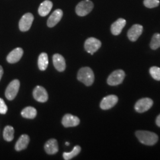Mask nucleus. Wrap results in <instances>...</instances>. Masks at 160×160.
Wrapping results in <instances>:
<instances>
[{"mask_svg": "<svg viewBox=\"0 0 160 160\" xmlns=\"http://www.w3.org/2000/svg\"><path fill=\"white\" fill-rule=\"evenodd\" d=\"M135 135L139 142L146 145H154L158 140L157 135L152 132L138 131Z\"/></svg>", "mask_w": 160, "mask_h": 160, "instance_id": "obj_1", "label": "nucleus"}, {"mask_svg": "<svg viewBox=\"0 0 160 160\" xmlns=\"http://www.w3.org/2000/svg\"><path fill=\"white\" fill-rule=\"evenodd\" d=\"M77 78L86 86H90L94 82V74L92 69L89 67H83L79 70Z\"/></svg>", "mask_w": 160, "mask_h": 160, "instance_id": "obj_2", "label": "nucleus"}, {"mask_svg": "<svg viewBox=\"0 0 160 160\" xmlns=\"http://www.w3.org/2000/svg\"><path fill=\"white\" fill-rule=\"evenodd\" d=\"M94 4L90 0L81 1L76 7L75 12L79 16H85L92 12Z\"/></svg>", "mask_w": 160, "mask_h": 160, "instance_id": "obj_3", "label": "nucleus"}, {"mask_svg": "<svg viewBox=\"0 0 160 160\" xmlns=\"http://www.w3.org/2000/svg\"><path fill=\"white\" fill-rule=\"evenodd\" d=\"M125 77V73L123 70H116L109 75L107 82L110 86H118L123 82Z\"/></svg>", "mask_w": 160, "mask_h": 160, "instance_id": "obj_4", "label": "nucleus"}, {"mask_svg": "<svg viewBox=\"0 0 160 160\" xmlns=\"http://www.w3.org/2000/svg\"><path fill=\"white\" fill-rule=\"evenodd\" d=\"M20 81L14 80L8 84L6 90V97L8 100H12L16 97L20 88Z\"/></svg>", "mask_w": 160, "mask_h": 160, "instance_id": "obj_5", "label": "nucleus"}, {"mask_svg": "<svg viewBox=\"0 0 160 160\" xmlns=\"http://www.w3.org/2000/svg\"><path fill=\"white\" fill-rule=\"evenodd\" d=\"M102 46V42L94 38H90L87 39L84 43V48L86 51L93 55L94 52L97 51Z\"/></svg>", "mask_w": 160, "mask_h": 160, "instance_id": "obj_6", "label": "nucleus"}, {"mask_svg": "<svg viewBox=\"0 0 160 160\" xmlns=\"http://www.w3.org/2000/svg\"><path fill=\"white\" fill-rule=\"evenodd\" d=\"M153 105V101L149 98H143L139 100L135 104V109L138 113L148 111Z\"/></svg>", "mask_w": 160, "mask_h": 160, "instance_id": "obj_7", "label": "nucleus"}, {"mask_svg": "<svg viewBox=\"0 0 160 160\" xmlns=\"http://www.w3.org/2000/svg\"><path fill=\"white\" fill-rule=\"evenodd\" d=\"M34 20L32 13H26L21 18L19 22V29L22 32H26L30 29Z\"/></svg>", "mask_w": 160, "mask_h": 160, "instance_id": "obj_8", "label": "nucleus"}, {"mask_svg": "<svg viewBox=\"0 0 160 160\" xmlns=\"http://www.w3.org/2000/svg\"><path fill=\"white\" fill-rule=\"evenodd\" d=\"M34 99L41 103L46 102L48 100V94L45 88L42 86H36L33 92Z\"/></svg>", "mask_w": 160, "mask_h": 160, "instance_id": "obj_9", "label": "nucleus"}, {"mask_svg": "<svg viewBox=\"0 0 160 160\" xmlns=\"http://www.w3.org/2000/svg\"><path fill=\"white\" fill-rule=\"evenodd\" d=\"M118 102V98L116 96L109 95L102 99L100 103V108L103 110H109L114 107Z\"/></svg>", "mask_w": 160, "mask_h": 160, "instance_id": "obj_10", "label": "nucleus"}, {"mask_svg": "<svg viewBox=\"0 0 160 160\" xmlns=\"http://www.w3.org/2000/svg\"><path fill=\"white\" fill-rule=\"evenodd\" d=\"M143 31V27L140 24H134L128 32V37L132 42H135L141 35Z\"/></svg>", "mask_w": 160, "mask_h": 160, "instance_id": "obj_11", "label": "nucleus"}, {"mask_svg": "<svg viewBox=\"0 0 160 160\" xmlns=\"http://www.w3.org/2000/svg\"><path fill=\"white\" fill-rule=\"evenodd\" d=\"M80 119L74 115L67 114L64 115L62 120V123L64 127H75L80 124Z\"/></svg>", "mask_w": 160, "mask_h": 160, "instance_id": "obj_12", "label": "nucleus"}, {"mask_svg": "<svg viewBox=\"0 0 160 160\" xmlns=\"http://www.w3.org/2000/svg\"><path fill=\"white\" fill-rule=\"evenodd\" d=\"M63 16V12L61 9H57L53 12L51 16L48 18L47 24L49 28H53L60 22Z\"/></svg>", "mask_w": 160, "mask_h": 160, "instance_id": "obj_13", "label": "nucleus"}, {"mask_svg": "<svg viewBox=\"0 0 160 160\" xmlns=\"http://www.w3.org/2000/svg\"><path fill=\"white\" fill-rule=\"evenodd\" d=\"M23 50L20 48H17L12 50L7 57V61L8 63H14L18 62L22 57Z\"/></svg>", "mask_w": 160, "mask_h": 160, "instance_id": "obj_14", "label": "nucleus"}, {"mask_svg": "<svg viewBox=\"0 0 160 160\" xmlns=\"http://www.w3.org/2000/svg\"><path fill=\"white\" fill-rule=\"evenodd\" d=\"M53 63L55 68L59 72H63L66 68L64 58L60 54H55L53 56Z\"/></svg>", "mask_w": 160, "mask_h": 160, "instance_id": "obj_15", "label": "nucleus"}, {"mask_svg": "<svg viewBox=\"0 0 160 160\" xmlns=\"http://www.w3.org/2000/svg\"><path fill=\"white\" fill-rule=\"evenodd\" d=\"M45 150L48 154H57L59 151L57 141L55 139L48 140L45 145Z\"/></svg>", "mask_w": 160, "mask_h": 160, "instance_id": "obj_16", "label": "nucleus"}, {"mask_svg": "<svg viewBox=\"0 0 160 160\" xmlns=\"http://www.w3.org/2000/svg\"><path fill=\"white\" fill-rule=\"evenodd\" d=\"M126 20L123 18H119L115 22L112 24L111 26V32L112 33L117 36L119 35L122 31L123 29L126 25Z\"/></svg>", "mask_w": 160, "mask_h": 160, "instance_id": "obj_17", "label": "nucleus"}, {"mask_svg": "<svg viewBox=\"0 0 160 160\" xmlns=\"http://www.w3.org/2000/svg\"><path fill=\"white\" fill-rule=\"evenodd\" d=\"M30 142V138L26 134L22 135L18 139L15 145V149L17 151H20L26 148Z\"/></svg>", "mask_w": 160, "mask_h": 160, "instance_id": "obj_18", "label": "nucleus"}, {"mask_svg": "<svg viewBox=\"0 0 160 160\" xmlns=\"http://www.w3.org/2000/svg\"><path fill=\"white\" fill-rule=\"evenodd\" d=\"M52 7L53 4L51 1L49 0H45L40 4L39 7L38 12L39 15L42 17L46 16L51 11Z\"/></svg>", "mask_w": 160, "mask_h": 160, "instance_id": "obj_19", "label": "nucleus"}, {"mask_svg": "<svg viewBox=\"0 0 160 160\" xmlns=\"http://www.w3.org/2000/svg\"><path fill=\"white\" fill-rule=\"evenodd\" d=\"M21 114L24 118L33 119L36 116L37 110L33 107L29 106L23 109L21 112Z\"/></svg>", "mask_w": 160, "mask_h": 160, "instance_id": "obj_20", "label": "nucleus"}, {"mask_svg": "<svg viewBox=\"0 0 160 160\" xmlns=\"http://www.w3.org/2000/svg\"><path fill=\"white\" fill-rule=\"evenodd\" d=\"M38 67L41 71H45L49 63L48 56L46 53H40L38 58Z\"/></svg>", "mask_w": 160, "mask_h": 160, "instance_id": "obj_21", "label": "nucleus"}, {"mask_svg": "<svg viewBox=\"0 0 160 160\" xmlns=\"http://www.w3.org/2000/svg\"><path fill=\"white\" fill-rule=\"evenodd\" d=\"M14 129L12 126H7L4 128L3 132V137L4 139L10 142L14 139Z\"/></svg>", "mask_w": 160, "mask_h": 160, "instance_id": "obj_22", "label": "nucleus"}, {"mask_svg": "<svg viewBox=\"0 0 160 160\" xmlns=\"http://www.w3.org/2000/svg\"><path fill=\"white\" fill-rule=\"evenodd\" d=\"M81 151V147L79 145H76L73 149L69 152H63V157L64 160H71L72 158L79 154Z\"/></svg>", "mask_w": 160, "mask_h": 160, "instance_id": "obj_23", "label": "nucleus"}, {"mask_svg": "<svg viewBox=\"0 0 160 160\" xmlns=\"http://www.w3.org/2000/svg\"><path fill=\"white\" fill-rule=\"evenodd\" d=\"M150 47L152 49L155 50L160 47V34L155 33L154 34L150 43Z\"/></svg>", "mask_w": 160, "mask_h": 160, "instance_id": "obj_24", "label": "nucleus"}, {"mask_svg": "<svg viewBox=\"0 0 160 160\" xmlns=\"http://www.w3.org/2000/svg\"><path fill=\"white\" fill-rule=\"evenodd\" d=\"M150 74L157 81H160V68L157 67H152L149 69Z\"/></svg>", "mask_w": 160, "mask_h": 160, "instance_id": "obj_25", "label": "nucleus"}, {"mask_svg": "<svg viewBox=\"0 0 160 160\" xmlns=\"http://www.w3.org/2000/svg\"><path fill=\"white\" fill-rule=\"evenodd\" d=\"M144 6L149 8H152L159 6V0H144Z\"/></svg>", "mask_w": 160, "mask_h": 160, "instance_id": "obj_26", "label": "nucleus"}, {"mask_svg": "<svg viewBox=\"0 0 160 160\" xmlns=\"http://www.w3.org/2000/svg\"><path fill=\"white\" fill-rule=\"evenodd\" d=\"M8 110L7 106L4 102V100L0 98V113L2 114H5Z\"/></svg>", "mask_w": 160, "mask_h": 160, "instance_id": "obj_27", "label": "nucleus"}, {"mask_svg": "<svg viewBox=\"0 0 160 160\" xmlns=\"http://www.w3.org/2000/svg\"><path fill=\"white\" fill-rule=\"evenodd\" d=\"M156 123L157 125V126L160 127V114H159L158 116V117L157 118V119H156Z\"/></svg>", "mask_w": 160, "mask_h": 160, "instance_id": "obj_28", "label": "nucleus"}, {"mask_svg": "<svg viewBox=\"0 0 160 160\" xmlns=\"http://www.w3.org/2000/svg\"><path fill=\"white\" fill-rule=\"evenodd\" d=\"M3 72H4L3 68H2V67L0 65V80H1V78H2V75H3Z\"/></svg>", "mask_w": 160, "mask_h": 160, "instance_id": "obj_29", "label": "nucleus"}, {"mask_svg": "<svg viewBox=\"0 0 160 160\" xmlns=\"http://www.w3.org/2000/svg\"><path fill=\"white\" fill-rule=\"evenodd\" d=\"M65 145H67V146H68L69 145V143L68 142H66V143H65Z\"/></svg>", "mask_w": 160, "mask_h": 160, "instance_id": "obj_30", "label": "nucleus"}]
</instances>
